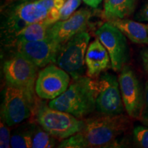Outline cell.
<instances>
[{
    "mask_svg": "<svg viewBox=\"0 0 148 148\" xmlns=\"http://www.w3.org/2000/svg\"><path fill=\"white\" fill-rule=\"evenodd\" d=\"M66 0H5L1 5V40L9 47L13 38L27 25L53 24L59 21Z\"/></svg>",
    "mask_w": 148,
    "mask_h": 148,
    "instance_id": "cell-1",
    "label": "cell"
},
{
    "mask_svg": "<svg viewBox=\"0 0 148 148\" xmlns=\"http://www.w3.org/2000/svg\"><path fill=\"white\" fill-rule=\"evenodd\" d=\"M73 79L67 89L58 97L51 99L48 106L82 118L96 108L98 81L85 76Z\"/></svg>",
    "mask_w": 148,
    "mask_h": 148,
    "instance_id": "cell-2",
    "label": "cell"
},
{
    "mask_svg": "<svg viewBox=\"0 0 148 148\" xmlns=\"http://www.w3.org/2000/svg\"><path fill=\"white\" fill-rule=\"evenodd\" d=\"M128 125V119L122 114H102L85 120L80 132L88 147H120L118 137L125 132Z\"/></svg>",
    "mask_w": 148,
    "mask_h": 148,
    "instance_id": "cell-3",
    "label": "cell"
},
{
    "mask_svg": "<svg viewBox=\"0 0 148 148\" xmlns=\"http://www.w3.org/2000/svg\"><path fill=\"white\" fill-rule=\"evenodd\" d=\"M38 67L27 57L16 51L3 62V71L7 84L25 90L35 99Z\"/></svg>",
    "mask_w": 148,
    "mask_h": 148,
    "instance_id": "cell-4",
    "label": "cell"
},
{
    "mask_svg": "<svg viewBox=\"0 0 148 148\" xmlns=\"http://www.w3.org/2000/svg\"><path fill=\"white\" fill-rule=\"evenodd\" d=\"M36 120L46 132L56 138L65 139L80 132L84 121L68 112L41 106L37 110Z\"/></svg>",
    "mask_w": 148,
    "mask_h": 148,
    "instance_id": "cell-5",
    "label": "cell"
},
{
    "mask_svg": "<svg viewBox=\"0 0 148 148\" xmlns=\"http://www.w3.org/2000/svg\"><path fill=\"white\" fill-rule=\"evenodd\" d=\"M89 40V34L83 31L62 44L59 49L55 63L67 72L73 79L82 76L84 73Z\"/></svg>",
    "mask_w": 148,
    "mask_h": 148,
    "instance_id": "cell-6",
    "label": "cell"
},
{
    "mask_svg": "<svg viewBox=\"0 0 148 148\" xmlns=\"http://www.w3.org/2000/svg\"><path fill=\"white\" fill-rule=\"evenodd\" d=\"M34 101L25 90L7 84L1 104V119L8 126L21 123L32 115Z\"/></svg>",
    "mask_w": 148,
    "mask_h": 148,
    "instance_id": "cell-7",
    "label": "cell"
},
{
    "mask_svg": "<svg viewBox=\"0 0 148 148\" xmlns=\"http://www.w3.org/2000/svg\"><path fill=\"white\" fill-rule=\"evenodd\" d=\"M95 35L108 51L111 67L114 71H121L129 55L125 35L109 21L101 25L95 31Z\"/></svg>",
    "mask_w": 148,
    "mask_h": 148,
    "instance_id": "cell-8",
    "label": "cell"
},
{
    "mask_svg": "<svg viewBox=\"0 0 148 148\" xmlns=\"http://www.w3.org/2000/svg\"><path fill=\"white\" fill-rule=\"evenodd\" d=\"M96 109L104 115H116L123 111L119 79L115 75L104 73L98 79Z\"/></svg>",
    "mask_w": 148,
    "mask_h": 148,
    "instance_id": "cell-9",
    "label": "cell"
},
{
    "mask_svg": "<svg viewBox=\"0 0 148 148\" xmlns=\"http://www.w3.org/2000/svg\"><path fill=\"white\" fill-rule=\"evenodd\" d=\"M69 74L58 65L49 64L37 75L35 85L36 95L43 99H53L67 89Z\"/></svg>",
    "mask_w": 148,
    "mask_h": 148,
    "instance_id": "cell-10",
    "label": "cell"
},
{
    "mask_svg": "<svg viewBox=\"0 0 148 148\" xmlns=\"http://www.w3.org/2000/svg\"><path fill=\"white\" fill-rule=\"evenodd\" d=\"M121 97L127 113L132 118L141 116L143 97L139 82L133 70L124 65L119 77Z\"/></svg>",
    "mask_w": 148,
    "mask_h": 148,
    "instance_id": "cell-11",
    "label": "cell"
},
{
    "mask_svg": "<svg viewBox=\"0 0 148 148\" xmlns=\"http://www.w3.org/2000/svg\"><path fill=\"white\" fill-rule=\"evenodd\" d=\"M61 44L52 39H46L19 42L14 47L31 60L38 68L45 67L50 63H55Z\"/></svg>",
    "mask_w": 148,
    "mask_h": 148,
    "instance_id": "cell-12",
    "label": "cell"
},
{
    "mask_svg": "<svg viewBox=\"0 0 148 148\" xmlns=\"http://www.w3.org/2000/svg\"><path fill=\"white\" fill-rule=\"evenodd\" d=\"M91 16L89 9L75 11L67 19L53 23L48 30V38L62 45L75 35L85 31Z\"/></svg>",
    "mask_w": 148,
    "mask_h": 148,
    "instance_id": "cell-13",
    "label": "cell"
},
{
    "mask_svg": "<svg viewBox=\"0 0 148 148\" xmlns=\"http://www.w3.org/2000/svg\"><path fill=\"white\" fill-rule=\"evenodd\" d=\"M85 62L87 67V75L90 77L97 76L111 66L108 51L98 38L88 46Z\"/></svg>",
    "mask_w": 148,
    "mask_h": 148,
    "instance_id": "cell-14",
    "label": "cell"
},
{
    "mask_svg": "<svg viewBox=\"0 0 148 148\" xmlns=\"http://www.w3.org/2000/svg\"><path fill=\"white\" fill-rule=\"evenodd\" d=\"M108 21L119 29L131 41L148 45V31L146 24L127 18H116Z\"/></svg>",
    "mask_w": 148,
    "mask_h": 148,
    "instance_id": "cell-15",
    "label": "cell"
},
{
    "mask_svg": "<svg viewBox=\"0 0 148 148\" xmlns=\"http://www.w3.org/2000/svg\"><path fill=\"white\" fill-rule=\"evenodd\" d=\"M136 0H105L103 15L107 19L125 18L134 12Z\"/></svg>",
    "mask_w": 148,
    "mask_h": 148,
    "instance_id": "cell-16",
    "label": "cell"
},
{
    "mask_svg": "<svg viewBox=\"0 0 148 148\" xmlns=\"http://www.w3.org/2000/svg\"><path fill=\"white\" fill-rule=\"evenodd\" d=\"M52 24L36 23L27 25L13 38L9 47H13L19 42L36 41L48 38V30Z\"/></svg>",
    "mask_w": 148,
    "mask_h": 148,
    "instance_id": "cell-17",
    "label": "cell"
},
{
    "mask_svg": "<svg viewBox=\"0 0 148 148\" xmlns=\"http://www.w3.org/2000/svg\"><path fill=\"white\" fill-rule=\"evenodd\" d=\"M34 125H30L29 128L21 130L11 136L10 147L12 148L32 147V134Z\"/></svg>",
    "mask_w": 148,
    "mask_h": 148,
    "instance_id": "cell-18",
    "label": "cell"
},
{
    "mask_svg": "<svg viewBox=\"0 0 148 148\" xmlns=\"http://www.w3.org/2000/svg\"><path fill=\"white\" fill-rule=\"evenodd\" d=\"M56 141L54 137L46 132L44 129H40L34 125L32 134L33 148H50L53 147Z\"/></svg>",
    "mask_w": 148,
    "mask_h": 148,
    "instance_id": "cell-19",
    "label": "cell"
},
{
    "mask_svg": "<svg viewBox=\"0 0 148 148\" xmlns=\"http://www.w3.org/2000/svg\"><path fill=\"white\" fill-rule=\"evenodd\" d=\"M58 147L63 148H85L88 147L84 135L81 132L65 138L59 144Z\"/></svg>",
    "mask_w": 148,
    "mask_h": 148,
    "instance_id": "cell-20",
    "label": "cell"
},
{
    "mask_svg": "<svg viewBox=\"0 0 148 148\" xmlns=\"http://www.w3.org/2000/svg\"><path fill=\"white\" fill-rule=\"evenodd\" d=\"M134 140L140 147L148 148V127L138 125L133 130Z\"/></svg>",
    "mask_w": 148,
    "mask_h": 148,
    "instance_id": "cell-21",
    "label": "cell"
},
{
    "mask_svg": "<svg viewBox=\"0 0 148 148\" xmlns=\"http://www.w3.org/2000/svg\"><path fill=\"white\" fill-rule=\"evenodd\" d=\"M81 1L82 0H66L60 10L59 21L67 19L70 17L81 4Z\"/></svg>",
    "mask_w": 148,
    "mask_h": 148,
    "instance_id": "cell-22",
    "label": "cell"
},
{
    "mask_svg": "<svg viewBox=\"0 0 148 148\" xmlns=\"http://www.w3.org/2000/svg\"><path fill=\"white\" fill-rule=\"evenodd\" d=\"M8 125L4 121H1L0 124V147L8 148L10 147L11 135Z\"/></svg>",
    "mask_w": 148,
    "mask_h": 148,
    "instance_id": "cell-23",
    "label": "cell"
},
{
    "mask_svg": "<svg viewBox=\"0 0 148 148\" xmlns=\"http://www.w3.org/2000/svg\"><path fill=\"white\" fill-rule=\"evenodd\" d=\"M136 18L139 21H148V3L140 9Z\"/></svg>",
    "mask_w": 148,
    "mask_h": 148,
    "instance_id": "cell-24",
    "label": "cell"
},
{
    "mask_svg": "<svg viewBox=\"0 0 148 148\" xmlns=\"http://www.w3.org/2000/svg\"><path fill=\"white\" fill-rule=\"evenodd\" d=\"M145 70L148 73V49H145L140 53Z\"/></svg>",
    "mask_w": 148,
    "mask_h": 148,
    "instance_id": "cell-25",
    "label": "cell"
},
{
    "mask_svg": "<svg viewBox=\"0 0 148 148\" xmlns=\"http://www.w3.org/2000/svg\"><path fill=\"white\" fill-rule=\"evenodd\" d=\"M102 0H83V1L88 5V6L91 7V8H97L98 5L100 4Z\"/></svg>",
    "mask_w": 148,
    "mask_h": 148,
    "instance_id": "cell-26",
    "label": "cell"
},
{
    "mask_svg": "<svg viewBox=\"0 0 148 148\" xmlns=\"http://www.w3.org/2000/svg\"><path fill=\"white\" fill-rule=\"evenodd\" d=\"M145 101L146 104L148 108V82L146 84V88H145Z\"/></svg>",
    "mask_w": 148,
    "mask_h": 148,
    "instance_id": "cell-27",
    "label": "cell"
},
{
    "mask_svg": "<svg viewBox=\"0 0 148 148\" xmlns=\"http://www.w3.org/2000/svg\"><path fill=\"white\" fill-rule=\"evenodd\" d=\"M146 27H147V31H148V24H146Z\"/></svg>",
    "mask_w": 148,
    "mask_h": 148,
    "instance_id": "cell-28",
    "label": "cell"
}]
</instances>
